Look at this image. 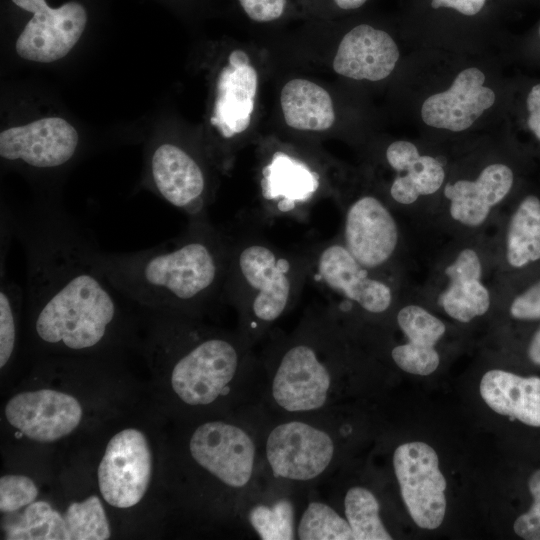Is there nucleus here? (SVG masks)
<instances>
[{
  "label": "nucleus",
  "mask_w": 540,
  "mask_h": 540,
  "mask_svg": "<svg viewBox=\"0 0 540 540\" xmlns=\"http://www.w3.org/2000/svg\"><path fill=\"white\" fill-rule=\"evenodd\" d=\"M1 215L25 252L36 338L76 352L101 346L119 322L122 295L96 266L92 239L50 203Z\"/></svg>",
  "instance_id": "1"
},
{
  "label": "nucleus",
  "mask_w": 540,
  "mask_h": 540,
  "mask_svg": "<svg viewBox=\"0 0 540 540\" xmlns=\"http://www.w3.org/2000/svg\"><path fill=\"white\" fill-rule=\"evenodd\" d=\"M231 236L208 218L189 219L185 231L154 247L94 252V261L126 299L163 314L196 316L218 300L231 255Z\"/></svg>",
  "instance_id": "2"
},
{
  "label": "nucleus",
  "mask_w": 540,
  "mask_h": 540,
  "mask_svg": "<svg viewBox=\"0 0 540 540\" xmlns=\"http://www.w3.org/2000/svg\"><path fill=\"white\" fill-rule=\"evenodd\" d=\"M223 300L240 319V334L251 344L290 310L308 278L306 252L283 251L259 237L231 236Z\"/></svg>",
  "instance_id": "3"
},
{
  "label": "nucleus",
  "mask_w": 540,
  "mask_h": 540,
  "mask_svg": "<svg viewBox=\"0 0 540 540\" xmlns=\"http://www.w3.org/2000/svg\"><path fill=\"white\" fill-rule=\"evenodd\" d=\"M332 312L309 310L296 331L274 347L270 395L289 414H306L327 405L333 385Z\"/></svg>",
  "instance_id": "4"
},
{
  "label": "nucleus",
  "mask_w": 540,
  "mask_h": 540,
  "mask_svg": "<svg viewBox=\"0 0 540 540\" xmlns=\"http://www.w3.org/2000/svg\"><path fill=\"white\" fill-rule=\"evenodd\" d=\"M167 315L171 322L164 333L178 352L170 374L173 391L190 406L213 403L252 362L251 343L241 334L198 331L191 317Z\"/></svg>",
  "instance_id": "5"
},
{
  "label": "nucleus",
  "mask_w": 540,
  "mask_h": 540,
  "mask_svg": "<svg viewBox=\"0 0 540 540\" xmlns=\"http://www.w3.org/2000/svg\"><path fill=\"white\" fill-rule=\"evenodd\" d=\"M306 255L308 278L329 299L332 312H347L356 306L376 315L391 307L393 292L389 284L374 277L341 240L319 243L306 251Z\"/></svg>",
  "instance_id": "6"
},
{
  "label": "nucleus",
  "mask_w": 540,
  "mask_h": 540,
  "mask_svg": "<svg viewBox=\"0 0 540 540\" xmlns=\"http://www.w3.org/2000/svg\"><path fill=\"white\" fill-rule=\"evenodd\" d=\"M265 458L275 479L309 482L333 462L336 445L323 427L301 419L276 424L265 439Z\"/></svg>",
  "instance_id": "7"
},
{
  "label": "nucleus",
  "mask_w": 540,
  "mask_h": 540,
  "mask_svg": "<svg viewBox=\"0 0 540 540\" xmlns=\"http://www.w3.org/2000/svg\"><path fill=\"white\" fill-rule=\"evenodd\" d=\"M189 452L201 468L228 488L245 490L253 479L256 442L238 424L215 420L199 425L190 437Z\"/></svg>",
  "instance_id": "8"
},
{
  "label": "nucleus",
  "mask_w": 540,
  "mask_h": 540,
  "mask_svg": "<svg viewBox=\"0 0 540 540\" xmlns=\"http://www.w3.org/2000/svg\"><path fill=\"white\" fill-rule=\"evenodd\" d=\"M393 467L413 521L423 529L438 528L446 511V480L435 450L420 441L404 443L394 451Z\"/></svg>",
  "instance_id": "9"
},
{
  "label": "nucleus",
  "mask_w": 540,
  "mask_h": 540,
  "mask_svg": "<svg viewBox=\"0 0 540 540\" xmlns=\"http://www.w3.org/2000/svg\"><path fill=\"white\" fill-rule=\"evenodd\" d=\"M32 13L16 41V52L23 59L48 63L59 60L80 39L87 23L85 7L69 1L60 7H50L46 0H12Z\"/></svg>",
  "instance_id": "10"
},
{
  "label": "nucleus",
  "mask_w": 540,
  "mask_h": 540,
  "mask_svg": "<svg viewBox=\"0 0 540 540\" xmlns=\"http://www.w3.org/2000/svg\"><path fill=\"white\" fill-rule=\"evenodd\" d=\"M152 472L146 436L128 428L115 434L98 467V484L104 500L118 508L136 505L145 495Z\"/></svg>",
  "instance_id": "11"
},
{
  "label": "nucleus",
  "mask_w": 540,
  "mask_h": 540,
  "mask_svg": "<svg viewBox=\"0 0 540 540\" xmlns=\"http://www.w3.org/2000/svg\"><path fill=\"white\" fill-rule=\"evenodd\" d=\"M496 102L495 90L476 66L460 70L451 85L422 102L420 116L427 126L449 132L471 128Z\"/></svg>",
  "instance_id": "12"
},
{
  "label": "nucleus",
  "mask_w": 540,
  "mask_h": 540,
  "mask_svg": "<svg viewBox=\"0 0 540 540\" xmlns=\"http://www.w3.org/2000/svg\"><path fill=\"white\" fill-rule=\"evenodd\" d=\"M340 240L360 264L376 270L387 264L396 252L398 225L379 198L363 195L347 206Z\"/></svg>",
  "instance_id": "13"
},
{
  "label": "nucleus",
  "mask_w": 540,
  "mask_h": 540,
  "mask_svg": "<svg viewBox=\"0 0 540 540\" xmlns=\"http://www.w3.org/2000/svg\"><path fill=\"white\" fill-rule=\"evenodd\" d=\"M79 136L75 128L59 117L42 118L0 133V156L35 169H54L75 155Z\"/></svg>",
  "instance_id": "14"
},
{
  "label": "nucleus",
  "mask_w": 540,
  "mask_h": 540,
  "mask_svg": "<svg viewBox=\"0 0 540 540\" xmlns=\"http://www.w3.org/2000/svg\"><path fill=\"white\" fill-rule=\"evenodd\" d=\"M149 173L156 192L189 219L208 218L209 199L205 173L186 150L163 143L153 151Z\"/></svg>",
  "instance_id": "15"
},
{
  "label": "nucleus",
  "mask_w": 540,
  "mask_h": 540,
  "mask_svg": "<svg viewBox=\"0 0 540 540\" xmlns=\"http://www.w3.org/2000/svg\"><path fill=\"white\" fill-rule=\"evenodd\" d=\"M83 415L78 400L66 393L41 389L12 397L5 406L8 422L38 442H53L70 434Z\"/></svg>",
  "instance_id": "16"
},
{
  "label": "nucleus",
  "mask_w": 540,
  "mask_h": 540,
  "mask_svg": "<svg viewBox=\"0 0 540 540\" xmlns=\"http://www.w3.org/2000/svg\"><path fill=\"white\" fill-rule=\"evenodd\" d=\"M320 188V177L306 163L277 151L262 169L261 196L266 217L302 219Z\"/></svg>",
  "instance_id": "17"
},
{
  "label": "nucleus",
  "mask_w": 540,
  "mask_h": 540,
  "mask_svg": "<svg viewBox=\"0 0 540 540\" xmlns=\"http://www.w3.org/2000/svg\"><path fill=\"white\" fill-rule=\"evenodd\" d=\"M258 75L248 55L233 51L217 80V95L211 123L225 139L243 133L250 125Z\"/></svg>",
  "instance_id": "18"
},
{
  "label": "nucleus",
  "mask_w": 540,
  "mask_h": 540,
  "mask_svg": "<svg viewBox=\"0 0 540 540\" xmlns=\"http://www.w3.org/2000/svg\"><path fill=\"white\" fill-rule=\"evenodd\" d=\"M399 57V48L390 34L361 24L342 38L333 59V69L350 79L377 82L391 75Z\"/></svg>",
  "instance_id": "19"
},
{
  "label": "nucleus",
  "mask_w": 540,
  "mask_h": 540,
  "mask_svg": "<svg viewBox=\"0 0 540 540\" xmlns=\"http://www.w3.org/2000/svg\"><path fill=\"white\" fill-rule=\"evenodd\" d=\"M514 181L513 171L503 163L485 166L477 178L460 179L444 188L449 200L451 217L468 227L481 225L493 207L510 192Z\"/></svg>",
  "instance_id": "20"
},
{
  "label": "nucleus",
  "mask_w": 540,
  "mask_h": 540,
  "mask_svg": "<svg viewBox=\"0 0 540 540\" xmlns=\"http://www.w3.org/2000/svg\"><path fill=\"white\" fill-rule=\"evenodd\" d=\"M388 165L397 173L389 193L401 205H411L420 196L436 193L445 181V168L433 156L422 155L417 146L407 140H396L385 152Z\"/></svg>",
  "instance_id": "21"
},
{
  "label": "nucleus",
  "mask_w": 540,
  "mask_h": 540,
  "mask_svg": "<svg viewBox=\"0 0 540 540\" xmlns=\"http://www.w3.org/2000/svg\"><path fill=\"white\" fill-rule=\"evenodd\" d=\"M480 394L485 403L501 415L540 427V378L522 377L493 369L484 374Z\"/></svg>",
  "instance_id": "22"
},
{
  "label": "nucleus",
  "mask_w": 540,
  "mask_h": 540,
  "mask_svg": "<svg viewBox=\"0 0 540 540\" xmlns=\"http://www.w3.org/2000/svg\"><path fill=\"white\" fill-rule=\"evenodd\" d=\"M280 104L288 126L301 131H325L335 122L333 102L320 85L301 78L288 81Z\"/></svg>",
  "instance_id": "23"
},
{
  "label": "nucleus",
  "mask_w": 540,
  "mask_h": 540,
  "mask_svg": "<svg viewBox=\"0 0 540 540\" xmlns=\"http://www.w3.org/2000/svg\"><path fill=\"white\" fill-rule=\"evenodd\" d=\"M506 257L514 268L540 259V200L534 195L525 197L511 217Z\"/></svg>",
  "instance_id": "24"
},
{
  "label": "nucleus",
  "mask_w": 540,
  "mask_h": 540,
  "mask_svg": "<svg viewBox=\"0 0 540 540\" xmlns=\"http://www.w3.org/2000/svg\"><path fill=\"white\" fill-rule=\"evenodd\" d=\"M246 517L261 540L297 539L295 504L287 496L255 503L249 508Z\"/></svg>",
  "instance_id": "25"
},
{
  "label": "nucleus",
  "mask_w": 540,
  "mask_h": 540,
  "mask_svg": "<svg viewBox=\"0 0 540 540\" xmlns=\"http://www.w3.org/2000/svg\"><path fill=\"white\" fill-rule=\"evenodd\" d=\"M344 514L354 540H390L392 536L380 518V505L365 487L354 486L344 497Z\"/></svg>",
  "instance_id": "26"
},
{
  "label": "nucleus",
  "mask_w": 540,
  "mask_h": 540,
  "mask_svg": "<svg viewBox=\"0 0 540 540\" xmlns=\"http://www.w3.org/2000/svg\"><path fill=\"white\" fill-rule=\"evenodd\" d=\"M439 302L451 318L467 323L488 311L490 293L480 278H451Z\"/></svg>",
  "instance_id": "27"
},
{
  "label": "nucleus",
  "mask_w": 540,
  "mask_h": 540,
  "mask_svg": "<svg viewBox=\"0 0 540 540\" xmlns=\"http://www.w3.org/2000/svg\"><path fill=\"white\" fill-rule=\"evenodd\" d=\"M12 540H65L63 516L45 501H34L5 529Z\"/></svg>",
  "instance_id": "28"
},
{
  "label": "nucleus",
  "mask_w": 540,
  "mask_h": 540,
  "mask_svg": "<svg viewBox=\"0 0 540 540\" xmlns=\"http://www.w3.org/2000/svg\"><path fill=\"white\" fill-rule=\"evenodd\" d=\"M296 534L300 540H354L346 518L319 500L307 503L297 522Z\"/></svg>",
  "instance_id": "29"
},
{
  "label": "nucleus",
  "mask_w": 540,
  "mask_h": 540,
  "mask_svg": "<svg viewBox=\"0 0 540 540\" xmlns=\"http://www.w3.org/2000/svg\"><path fill=\"white\" fill-rule=\"evenodd\" d=\"M63 518L65 540H105L110 537L108 519L96 495L72 503Z\"/></svg>",
  "instance_id": "30"
},
{
  "label": "nucleus",
  "mask_w": 540,
  "mask_h": 540,
  "mask_svg": "<svg viewBox=\"0 0 540 540\" xmlns=\"http://www.w3.org/2000/svg\"><path fill=\"white\" fill-rule=\"evenodd\" d=\"M6 257L1 256L0 278V367L11 360L17 339V316L24 296L22 289L6 273Z\"/></svg>",
  "instance_id": "31"
},
{
  "label": "nucleus",
  "mask_w": 540,
  "mask_h": 540,
  "mask_svg": "<svg viewBox=\"0 0 540 540\" xmlns=\"http://www.w3.org/2000/svg\"><path fill=\"white\" fill-rule=\"evenodd\" d=\"M396 319L408 342L417 346H435L446 331L440 319L418 305L404 306Z\"/></svg>",
  "instance_id": "32"
},
{
  "label": "nucleus",
  "mask_w": 540,
  "mask_h": 540,
  "mask_svg": "<svg viewBox=\"0 0 540 540\" xmlns=\"http://www.w3.org/2000/svg\"><path fill=\"white\" fill-rule=\"evenodd\" d=\"M391 357L403 371L421 376L433 373L440 362L434 346H417L409 342L395 346Z\"/></svg>",
  "instance_id": "33"
},
{
  "label": "nucleus",
  "mask_w": 540,
  "mask_h": 540,
  "mask_svg": "<svg viewBox=\"0 0 540 540\" xmlns=\"http://www.w3.org/2000/svg\"><path fill=\"white\" fill-rule=\"evenodd\" d=\"M38 496L34 481L24 475H4L0 478V510L13 513L33 503Z\"/></svg>",
  "instance_id": "34"
},
{
  "label": "nucleus",
  "mask_w": 540,
  "mask_h": 540,
  "mask_svg": "<svg viewBox=\"0 0 540 540\" xmlns=\"http://www.w3.org/2000/svg\"><path fill=\"white\" fill-rule=\"evenodd\" d=\"M528 488L533 497L530 509L514 522L515 533L525 540H540V469L528 480Z\"/></svg>",
  "instance_id": "35"
},
{
  "label": "nucleus",
  "mask_w": 540,
  "mask_h": 540,
  "mask_svg": "<svg viewBox=\"0 0 540 540\" xmlns=\"http://www.w3.org/2000/svg\"><path fill=\"white\" fill-rule=\"evenodd\" d=\"M510 314L520 320L540 318V281L513 300Z\"/></svg>",
  "instance_id": "36"
},
{
  "label": "nucleus",
  "mask_w": 540,
  "mask_h": 540,
  "mask_svg": "<svg viewBox=\"0 0 540 540\" xmlns=\"http://www.w3.org/2000/svg\"><path fill=\"white\" fill-rule=\"evenodd\" d=\"M248 17L256 22H270L281 17L285 0H239Z\"/></svg>",
  "instance_id": "37"
},
{
  "label": "nucleus",
  "mask_w": 540,
  "mask_h": 540,
  "mask_svg": "<svg viewBox=\"0 0 540 540\" xmlns=\"http://www.w3.org/2000/svg\"><path fill=\"white\" fill-rule=\"evenodd\" d=\"M449 279L451 278H481L482 265L476 251L470 248L463 249L445 270Z\"/></svg>",
  "instance_id": "38"
},
{
  "label": "nucleus",
  "mask_w": 540,
  "mask_h": 540,
  "mask_svg": "<svg viewBox=\"0 0 540 540\" xmlns=\"http://www.w3.org/2000/svg\"><path fill=\"white\" fill-rule=\"evenodd\" d=\"M486 0H431L434 9L450 8L466 16L478 14L484 7Z\"/></svg>",
  "instance_id": "39"
},
{
  "label": "nucleus",
  "mask_w": 540,
  "mask_h": 540,
  "mask_svg": "<svg viewBox=\"0 0 540 540\" xmlns=\"http://www.w3.org/2000/svg\"><path fill=\"white\" fill-rule=\"evenodd\" d=\"M526 104L528 110V128L540 140V83L531 88Z\"/></svg>",
  "instance_id": "40"
},
{
  "label": "nucleus",
  "mask_w": 540,
  "mask_h": 540,
  "mask_svg": "<svg viewBox=\"0 0 540 540\" xmlns=\"http://www.w3.org/2000/svg\"><path fill=\"white\" fill-rule=\"evenodd\" d=\"M528 356L534 364L540 365V328L536 331L530 342Z\"/></svg>",
  "instance_id": "41"
},
{
  "label": "nucleus",
  "mask_w": 540,
  "mask_h": 540,
  "mask_svg": "<svg viewBox=\"0 0 540 540\" xmlns=\"http://www.w3.org/2000/svg\"><path fill=\"white\" fill-rule=\"evenodd\" d=\"M338 7L344 10L356 9L362 6L367 0H333Z\"/></svg>",
  "instance_id": "42"
},
{
  "label": "nucleus",
  "mask_w": 540,
  "mask_h": 540,
  "mask_svg": "<svg viewBox=\"0 0 540 540\" xmlns=\"http://www.w3.org/2000/svg\"><path fill=\"white\" fill-rule=\"evenodd\" d=\"M539 34H540V27H539Z\"/></svg>",
  "instance_id": "43"
}]
</instances>
